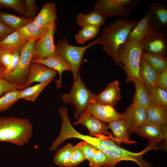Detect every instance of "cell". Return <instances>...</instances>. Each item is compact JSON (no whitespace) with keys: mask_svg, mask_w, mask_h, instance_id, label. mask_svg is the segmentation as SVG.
I'll return each instance as SVG.
<instances>
[{"mask_svg":"<svg viewBox=\"0 0 167 167\" xmlns=\"http://www.w3.org/2000/svg\"><path fill=\"white\" fill-rule=\"evenodd\" d=\"M124 19H117L103 29L98 38L100 44L114 63L123 68L118 57V50L127 41L129 33L138 23Z\"/></svg>","mask_w":167,"mask_h":167,"instance_id":"6da1fadb","label":"cell"},{"mask_svg":"<svg viewBox=\"0 0 167 167\" xmlns=\"http://www.w3.org/2000/svg\"><path fill=\"white\" fill-rule=\"evenodd\" d=\"M32 134L33 125L28 119L0 117V142L21 146L29 141Z\"/></svg>","mask_w":167,"mask_h":167,"instance_id":"7a4b0ae2","label":"cell"},{"mask_svg":"<svg viewBox=\"0 0 167 167\" xmlns=\"http://www.w3.org/2000/svg\"><path fill=\"white\" fill-rule=\"evenodd\" d=\"M142 52L139 42L135 41H126L119 48L118 57L124 64L122 69L126 75V82H132L136 78L141 79L139 72Z\"/></svg>","mask_w":167,"mask_h":167,"instance_id":"3957f363","label":"cell"},{"mask_svg":"<svg viewBox=\"0 0 167 167\" xmlns=\"http://www.w3.org/2000/svg\"><path fill=\"white\" fill-rule=\"evenodd\" d=\"M96 44H100L98 38L84 46L70 45L66 38L58 40L55 45L57 56L59 57L70 65L74 79L79 74V70L83 63L84 54L87 49Z\"/></svg>","mask_w":167,"mask_h":167,"instance_id":"277c9868","label":"cell"},{"mask_svg":"<svg viewBox=\"0 0 167 167\" xmlns=\"http://www.w3.org/2000/svg\"><path fill=\"white\" fill-rule=\"evenodd\" d=\"M96 94L88 89L79 74L74 79L70 92L61 95L62 100L66 104L71 103L75 109V118L77 119L86 111L88 105L94 99Z\"/></svg>","mask_w":167,"mask_h":167,"instance_id":"5b68a950","label":"cell"},{"mask_svg":"<svg viewBox=\"0 0 167 167\" xmlns=\"http://www.w3.org/2000/svg\"><path fill=\"white\" fill-rule=\"evenodd\" d=\"M140 0H98L93 10L104 18L115 16H128L140 3Z\"/></svg>","mask_w":167,"mask_h":167,"instance_id":"8992f818","label":"cell"},{"mask_svg":"<svg viewBox=\"0 0 167 167\" xmlns=\"http://www.w3.org/2000/svg\"><path fill=\"white\" fill-rule=\"evenodd\" d=\"M35 40L28 41L21 50L20 59L17 67L3 78L13 84L25 86L29 67L33 57V48Z\"/></svg>","mask_w":167,"mask_h":167,"instance_id":"52a82bcc","label":"cell"},{"mask_svg":"<svg viewBox=\"0 0 167 167\" xmlns=\"http://www.w3.org/2000/svg\"><path fill=\"white\" fill-rule=\"evenodd\" d=\"M139 43L143 52L166 56L167 35L165 30L156 29Z\"/></svg>","mask_w":167,"mask_h":167,"instance_id":"ba28073f","label":"cell"},{"mask_svg":"<svg viewBox=\"0 0 167 167\" xmlns=\"http://www.w3.org/2000/svg\"><path fill=\"white\" fill-rule=\"evenodd\" d=\"M56 27L57 24L55 22L48 32L36 41L33 48V59H43L57 56L54 41Z\"/></svg>","mask_w":167,"mask_h":167,"instance_id":"9c48e42d","label":"cell"},{"mask_svg":"<svg viewBox=\"0 0 167 167\" xmlns=\"http://www.w3.org/2000/svg\"><path fill=\"white\" fill-rule=\"evenodd\" d=\"M86 112L105 123L124 119L123 114L117 112L114 107L98 103L94 99L89 103Z\"/></svg>","mask_w":167,"mask_h":167,"instance_id":"30bf717a","label":"cell"},{"mask_svg":"<svg viewBox=\"0 0 167 167\" xmlns=\"http://www.w3.org/2000/svg\"><path fill=\"white\" fill-rule=\"evenodd\" d=\"M135 133L140 137L147 138L148 144L156 147L163 140L167 141V126L147 122L137 128Z\"/></svg>","mask_w":167,"mask_h":167,"instance_id":"8fae6325","label":"cell"},{"mask_svg":"<svg viewBox=\"0 0 167 167\" xmlns=\"http://www.w3.org/2000/svg\"><path fill=\"white\" fill-rule=\"evenodd\" d=\"M123 114L129 134L135 133L137 128L147 122V109L133 103Z\"/></svg>","mask_w":167,"mask_h":167,"instance_id":"7c38bea8","label":"cell"},{"mask_svg":"<svg viewBox=\"0 0 167 167\" xmlns=\"http://www.w3.org/2000/svg\"><path fill=\"white\" fill-rule=\"evenodd\" d=\"M156 29L149 9L143 17L130 32L126 41L140 42L151 34Z\"/></svg>","mask_w":167,"mask_h":167,"instance_id":"4fadbf2b","label":"cell"},{"mask_svg":"<svg viewBox=\"0 0 167 167\" xmlns=\"http://www.w3.org/2000/svg\"><path fill=\"white\" fill-rule=\"evenodd\" d=\"M75 126L81 124L85 126L89 131V136L100 138L108 133V125L87 112L81 114L76 122L73 123Z\"/></svg>","mask_w":167,"mask_h":167,"instance_id":"5bb4252c","label":"cell"},{"mask_svg":"<svg viewBox=\"0 0 167 167\" xmlns=\"http://www.w3.org/2000/svg\"><path fill=\"white\" fill-rule=\"evenodd\" d=\"M58 73L57 71L43 64L31 62L25 86L28 87L34 82L42 83L53 80Z\"/></svg>","mask_w":167,"mask_h":167,"instance_id":"9a60e30c","label":"cell"},{"mask_svg":"<svg viewBox=\"0 0 167 167\" xmlns=\"http://www.w3.org/2000/svg\"><path fill=\"white\" fill-rule=\"evenodd\" d=\"M121 98L119 83L117 80L109 84L101 92L96 94L94 100L97 102L114 107Z\"/></svg>","mask_w":167,"mask_h":167,"instance_id":"2e32d148","label":"cell"},{"mask_svg":"<svg viewBox=\"0 0 167 167\" xmlns=\"http://www.w3.org/2000/svg\"><path fill=\"white\" fill-rule=\"evenodd\" d=\"M32 62L39 63L57 71L59 73L58 80L55 81L57 89L61 88L62 86V75L63 72L66 71H71V69L69 64L60 57L56 56L43 59H32Z\"/></svg>","mask_w":167,"mask_h":167,"instance_id":"e0dca14e","label":"cell"},{"mask_svg":"<svg viewBox=\"0 0 167 167\" xmlns=\"http://www.w3.org/2000/svg\"><path fill=\"white\" fill-rule=\"evenodd\" d=\"M108 124L109 129L115 137L113 140L117 145L120 146L122 142L128 144L136 143L130 139L128 126L124 119L114 121Z\"/></svg>","mask_w":167,"mask_h":167,"instance_id":"ac0fdd59","label":"cell"},{"mask_svg":"<svg viewBox=\"0 0 167 167\" xmlns=\"http://www.w3.org/2000/svg\"><path fill=\"white\" fill-rule=\"evenodd\" d=\"M57 19L56 4L47 2L43 6L34 21L40 26L50 28Z\"/></svg>","mask_w":167,"mask_h":167,"instance_id":"d6986e66","label":"cell"},{"mask_svg":"<svg viewBox=\"0 0 167 167\" xmlns=\"http://www.w3.org/2000/svg\"><path fill=\"white\" fill-rule=\"evenodd\" d=\"M132 82L135 89L132 103L147 109L152 104L149 91L141 79L136 78Z\"/></svg>","mask_w":167,"mask_h":167,"instance_id":"ffe728a7","label":"cell"},{"mask_svg":"<svg viewBox=\"0 0 167 167\" xmlns=\"http://www.w3.org/2000/svg\"><path fill=\"white\" fill-rule=\"evenodd\" d=\"M153 23L156 28L165 30L167 27V8L165 3L153 2L149 5Z\"/></svg>","mask_w":167,"mask_h":167,"instance_id":"44dd1931","label":"cell"},{"mask_svg":"<svg viewBox=\"0 0 167 167\" xmlns=\"http://www.w3.org/2000/svg\"><path fill=\"white\" fill-rule=\"evenodd\" d=\"M159 73L141 57L139 65V76L149 91L156 86V80Z\"/></svg>","mask_w":167,"mask_h":167,"instance_id":"7402d4cb","label":"cell"},{"mask_svg":"<svg viewBox=\"0 0 167 167\" xmlns=\"http://www.w3.org/2000/svg\"><path fill=\"white\" fill-rule=\"evenodd\" d=\"M50 28L42 27L32 21L18 30L23 39L28 42L32 40L36 41L45 36L49 31Z\"/></svg>","mask_w":167,"mask_h":167,"instance_id":"603a6c76","label":"cell"},{"mask_svg":"<svg viewBox=\"0 0 167 167\" xmlns=\"http://www.w3.org/2000/svg\"><path fill=\"white\" fill-rule=\"evenodd\" d=\"M147 122L160 125L167 124V108L152 104L147 109Z\"/></svg>","mask_w":167,"mask_h":167,"instance_id":"cb8c5ba5","label":"cell"},{"mask_svg":"<svg viewBox=\"0 0 167 167\" xmlns=\"http://www.w3.org/2000/svg\"><path fill=\"white\" fill-rule=\"evenodd\" d=\"M28 42L23 39L18 30L0 42V46L5 49L13 51L16 49H21Z\"/></svg>","mask_w":167,"mask_h":167,"instance_id":"d4e9b609","label":"cell"},{"mask_svg":"<svg viewBox=\"0 0 167 167\" xmlns=\"http://www.w3.org/2000/svg\"><path fill=\"white\" fill-rule=\"evenodd\" d=\"M76 21L79 26L95 25L100 27L104 24L105 18L97 12L92 10L88 14L82 13L79 14L77 16Z\"/></svg>","mask_w":167,"mask_h":167,"instance_id":"484cf974","label":"cell"},{"mask_svg":"<svg viewBox=\"0 0 167 167\" xmlns=\"http://www.w3.org/2000/svg\"><path fill=\"white\" fill-rule=\"evenodd\" d=\"M34 20L27 19L10 13L0 11V20L15 30H19Z\"/></svg>","mask_w":167,"mask_h":167,"instance_id":"4316f807","label":"cell"},{"mask_svg":"<svg viewBox=\"0 0 167 167\" xmlns=\"http://www.w3.org/2000/svg\"><path fill=\"white\" fill-rule=\"evenodd\" d=\"M141 57L153 69L159 73L167 68V58L166 56L142 52Z\"/></svg>","mask_w":167,"mask_h":167,"instance_id":"83f0119b","label":"cell"},{"mask_svg":"<svg viewBox=\"0 0 167 167\" xmlns=\"http://www.w3.org/2000/svg\"><path fill=\"white\" fill-rule=\"evenodd\" d=\"M100 31V27L97 26L83 27L75 36L76 41L78 44L83 45L88 41L93 39L99 34Z\"/></svg>","mask_w":167,"mask_h":167,"instance_id":"f1b7e54d","label":"cell"},{"mask_svg":"<svg viewBox=\"0 0 167 167\" xmlns=\"http://www.w3.org/2000/svg\"><path fill=\"white\" fill-rule=\"evenodd\" d=\"M52 80H50L44 83H39L33 86L26 87L22 89L20 93L21 99L27 101H35L39 94Z\"/></svg>","mask_w":167,"mask_h":167,"instance_id":"f546056e","label":"cell"},{"mask_svg":"<svg viewBox=\"0 0 167 167\" xmlns=\"http://www.w3.org/2000/svg\"><path fill=\"white\" fill-rule=\"evenodd\" d=\"M73 148L74 146L69 143L60 148L54 157V162L62 167H67Z\"/></svg>","mask_w":167,"mask_h":167,"instance_id":"4dcf8cb0","label":"cell"},{"mask_svg":"<svg viewBox=\"0 0 167 167\" xmlns=\"http://www.w3.org/2000/svg\"><path fill=\"white\" fill-rule=\"evenodd\" d=\"M22 89L15 90L5 93L0 98V112L6 111L21 99Z\"/></svg>","mask_w":167,"mask_h":167,"instance_id":"1f68e13d","label":"cell"},{"mask_svg":"<svg viewBox=\"0 0 167 167\" xmlns=\"http://www.w3.org/2000/svg\"><path fill=\"white\" fill-rule=\"evenodd\" d=\"M152 104L167 108V90L156 86L150 91Z\"/></svg>","mask_w":167,"mask_h":167,"instance_id":"d6a6232c","label":"cell"},{"mask_svg":"<svg viewBox=\"0 0 167 167\" xmlns=\"http://www.w3.org/2000/svg\"><path fill=\"white\" fill-rule=\"evenodd\" d=\"M9 8L15 12L24 15L26 6L23 0H0V9Z\"/></svg>","mask_w":167,"mask_h":167,"instance_id":"836d02e7","label":"cell"},{"mask_svg":"<svg viewBox=\"0 0 167 167\" xmlns=\"http://www.w3.org/2000/svg\"><path fill=\"white\" fill-rule=\"evenodd\" d=\"M5 69L3 66H0V96L4 93L11 91L22 89L26 88L25 86L13 84L5 80L2 77V74Z\"/></svg>","mask_w":167,"mask_h":167,"instance_id":"e575fe53","label":"cell"},{"mask_svg":"<svg viewBox=\"0 0 167 167\" xmlns=\"http://www.w3.org/2000/svg\"><path fill=\"white\" fill-rule=\"evenodd\" d=\"M26 11L23 17L28 20L34 19L38 12L39 6L36 0H25Z\"/></svg>","mask_w":167,"mask_h":167,"instance_id":"d590c367","label":"cell"},{"mask_svg":"<svg viewBox=\"0 0 167 167\" xmlns=\"http://www.w3.org/2000/svg\"><path fill=\"white\" fill-rule=\"evenodd\" d=\"M88 161L91 167H103L107 163V157L103 151L98 149Z\"/></svg>","mask_w":167,"mask_h":167,"instance_id":"8d00e7d4","label":"cell"},{"mask_svg":"<svg viewBox=\"0 0 167 167\" xmlns=\"http://www.w3.org/2000/svg\"><path fill=\"white\" fill-rule=\"evenodd\" d=\"M86 160L82 151L76 145L74 146L73 151L67 167L77 166Z\"/></svg>","mask_w":167,"mask_h":167,"instance_id":"74e56055","label":"cell"},{"mask_svg":"<svg viewBox=\"0 0 167 167\" xmlns=\"http://www.w3.org/2000/svg\"><path fill=\"white\" fill-rule=\"evenodd\" d=\"M76 145L80 149L86 159L88 161L98 149L85 141H80Z\"/></svg>","mask_w":167,"mask_h":167,"instance_id":"f35d334b","label":"cell"},{"mask_svg":"<svg viewBox=\"0 0 167 167\" xmlns=\"http://www.w3.org/2000/svg\"><path fill=\"white\" fill-rule=\"evenodd\" d=\"M21 50L16 49L13 51L11 64L8 68L4 70L2 74L3 78L8 75L18 66L20 61Z\"/></svg>","mask_w":167,"mask_h":167,"instance_id":"ab89813d","label":"cell"},{"mask_svg":"<svg viewBox=\"0 0 167 167\" xmlns=\"http://www.w3.org/2000/svg\"><path fill=\"white\" fill-rule=\"evenodd\" d=\"M13 51L5 49L0 56V62L6 69L8 68L11 64L12 58Z\"/></svg>","mask_w":167,"mask_h":167,"instance_id":"60d3db41","label":"cell"},{"mask_svg":"<svg viewBox=\"0 0 167 167\" xmlns=\"http://www.w3.org/2000/svg\"><path fill=\"white\" fill-rule=\"evenodd\" d=\"M156 86L167 90V68L159 73L156 80Z\"/></svg>","mask_w":167,"mask_h":167,"instance_id":"b9f144b4","label":"cell"},{"mask_svg":"<svg viewBox=\"0 0 167 167\" xmlns=\"http://www.w3.org/2000/svg\"><path fill=\"white\" fill-rule=\"evenodd\" d=\"M15 31L10 28L0 20V42Z\"/></svg>","mask_w":167,"mask_h":167,"instance_id":"7bdbcfd3","label":"cell"},{"mask_svg":"<svg viewBox=\"0 0 167 167\" xmlns=\"http://www.w3.org/2000/svg\"><path fill=\"white\" fill-rule=\"evenodd\" d=\"M5 50V49H4L3 47H1L0 46V56L2 53V52L4 51V50ZM2 65L0 62V66Z\"/></svg>","mask_w":167,"mask_h":167,"instance_id":"ee69618b","label":"cell"}]
</instances>
